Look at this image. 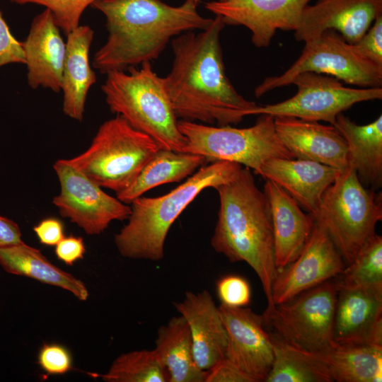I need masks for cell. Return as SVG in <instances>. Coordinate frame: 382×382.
Listing matches in <instances>:
<instances>
[{"mask_svg":"<svg viewBox=\"0 0 382 382\" xmlns=\"http://www.w3.org/2000/svg\"><path fill=\"white\" fill-rule=\"evenodd\" d=\"M225 25L215 16L206 29L171 40L172 67L163 79L178 119L226 126L239 123L257 106L238 93L226 75L220 42Z\"/></svg>","mask_w":382,"mask_h":382,"instance_id":"cell-1","label":"cell"},{"mask_svg":"<svg viewBox=\"0 0 382 382\" xmlns=\"http://www.w3.org/2000/svg\"><path fill=\"white\" fill-rule=\"evenodd\" d=\"M191 0L173 6L161 0H97L91 7L105 18L108 36L92 65L101 74L126 71L157 59L176 36L208 28Z\"/></svg>","mask_w":382,"mask_h":382,"instance_id":"cell-2","label":"cell"},{"mask_svg":"<svg viewBox=\"0 0 382 382\" xmlns=\"http://www.w3.org/2000/svg\"><path fill=\"white\" fill-rule=\"evenodd\" d=\"M214 189L220 205L211 245L230 262H245L253 268L267 299L265 311L271 310L275 306L272 286L277 269L267 199L247 167Z\"/></svg>","mask_w":382,"mask_h":382,"instance_id":"cell-3","label":"cell"},{"mask_svg":"<svg viewBox=\"0 0 382 382\" xmlns=\"http://www.w3.org/2000/svg\"><path fill=\"white\" fill-rule=\"evenodd\" d=\"M241 168L237 163L213 161L166 195L133 200L127 223L115 236L120 254L130 259L161 260L168 233L181 213L204 189L230 181Z\"/></svg>","mask_w":382,"mask_h":382,"instance_id":"cell-4","label":"cell"},{"mask_svg":"<svg viewBox=\"0 0 382 382\" xmlns=\"http://www.w3.org/2000/svg\"><path fill=\"white\" fill-rule=\"evenodd\" d=\"M101 88L112 113L150 136L161 149L183 152L186 139L179 130L163 79L151 62L107 73Z\"/></svg>","mask_w":382,"mask_h":382,"instance_id":"cell-5","label":"cell"},{"mask_svg":"<svg viewBox=\"0 0 382 382\" xmlns=\"http://www.w3.org/2000/svg\"><path fill=\"white\" fill-rule=\"evenodd\" d=\"M328 233L346 265L376 234L382 220V193L366 188L350 166L340 170L311 215Z\"/></svg>","mask_w":382,"mask_h":382,"instance_id":"cell-6","label":"cell"},{"mask_svg":"<svg viewBox=\"0 0 382 382\" xmlns=\"http://www.w3.org/2000/svg\"><path fill=\"white\" fill-rule=\"evenodd\" d=\"M159 149L150 136L117 115L99 127L86 151L66 161L102 188L117 193L133 183Z\"/></svg>","mask_w":382,"mask_h":382,"instance_id":"cell-7","label":"cell"},{"mask_svg":"<svg viewBox=\"0 0 382 382\" xmlns=\"http://www.w3.org/2000/svg\"><path fill=\"white\" fill-rule=\"evenodd\" d=\"M259 115L254 125L245 128L179 120V130L186 139L183 152L202 156L212 162L237 163L255 174L270 158H293L276 133L274 117Z\"/></svg>","mask_w":382,"mask_h":382,"instance_id":"cell-8","label":"cell"},{"mask_svg":"<svg viewBox=\"0 0 382 382\" xmlns=\"http://www.w3.org/2000/svg\"><path fill=\"white\" fill-rule=\"evenodd\" d=\"M303 72L328 75L359 88H381L382 66L373 63L337 32L328 30L305 42L299 57L282 74L266 77L254 91L260 98L277 88L291 84Z\"/></svg>","mask_w":382,"mask_h":382,"instance_id":"cell-9","label":"cell"},{"mask_svg":"<svg viewBox=\"0 0 382 382\" xmlns=\"http://www.w3.org/2000/svg\"><path fill=\"white\" fill-rule=\"evenodd\" d=\"M332 279L304 291L264 312L265 324L290 345L311 353L325 352L336 345L333 320L338 291Z\"/></svg>","mask_w":382,"mask_h":382,"instance_id":"cell-10","label":"cell"},{"mask_svg":"<svg viewBox=\"0 0 382 382\" xmlns=\"http://www.w3.org/2000/svg\"><path fill=\"white\" fill-rule=\"evenodd\" d=\"M291 84L297 87L294 96L278 103L257 105L250 115L293 117L333 125L337 115L354 104L382 98V88H349L335 77L315 72L299 74Z\"/></svg>","mask_w":382,"mask_h":382,"instance_id":"cell-11","label":"cell"},{"mask_svg":"<svg viewBox=\"0 0 382 382\" xmlns=\"http://www.w3.org/2000/svg\"><path fill=\"white\" fill-rule=\"evenodd\" d=\"M60 192L52 199L60 215L88 235L103 233L113 221L127 219L131 207L104 192L101 187L68 163L53 165Z\"/></svg>","mask_w":382,"mask_h":382,"instance_id":"cell-12","label":"cell"},{"mask_svg":"<svg viewBox=\"0 0 382 382\" xmlns=\"http://www.w3.org/2000/svg\"><path fill=\"white\" fill-rule=\"evenodd\" d=\"M346 264L325 230L315 221L312 233L298 257L277 271L272 286L274 305L337 277Z\"/></svg>","mask_w":382,"mask_h":382,"instance_id":"cell-13","label":"cell"},{"mask_svg":"<svg viewBox=\"0 0 382 382\" xmlns=\"http://www.w3.org/2000/svg\"><path fill=\"white\" fill-rule=\"evenodd\" d=\"M219 310L227 332L224 358L255 382L265 381L273 364L274 351L262 316L249 308L221 303Z\"/></svg>","mask_w":382,"mask_h":382,"instance_id":"cell-14","label":"cell"},{"mask_svg":"<svg viewBox=\"0 0 382 382\" xmlns=\"http://www.w3.org/2000/svg\"><path fill=\"white\" fill-rule=\"evenodd\" d=\"M311 0L212 1L204 8L224 19L226 25H243L251 33L253 44L267 47L277 30L295 31L302 11Z\"/></svg>","mask_w":382,"mask_h":382,"instance_id":"cell-15","label":"cell"},{"mask_svg":"<svg viewBox=\"0 0 382 382\" xmlns=\"http://www.w3.org/2000/svg\"><path fill=\"white\" fill-rule=\"evenodd\" d=\"M381 14L382 0H318L303 8L294 37L305 42L333 30L354 45Z\"/></svg>","mask_w":382,"mask_h":382,"instance_id":"cell-16","label":"cell"},{"mask_svg":"<svg viewBox=\"0 0 382 382\" xmlns=\"http://www.w3.org/2000/svg\"><path fill=\"white\" fill-rule=\"evenodd\" d=\"M338 287L333 320L335 344L382 345V291Z\"/></svg>","mask_w":382,"mask_h":382,"instance_id":"cell-17","label":"cell"},{"mask_svg":"<svg viewBox=\"0 0 382 382\" xmlns=\"http://www.w3.org/2000/svg\"><path fill=\"white\" fill-rule=\"evenodd\" d=\"M274 128L293 158L318 162L339 170L349 166L347 142L332 125L293 117H274Z\"/></svg>","mask_w":382,"mask_h":382,"instance_id":"cell-18","label":"cell"},{"mask_svg":"<svg viewBox=\"0 0 382 382\" xmlns=\"http://www.w3.org/2000/svg\"><path fill=\"white\" fill-rule=\"evenodd\" d=\"M50 11L44 9L36 15L30 25L23 50L28 68V83L31 88L62 91L66 42Z\"/></svg>","mask_w":382,"mask_h":382,"instance_id":"cell-19","label":"cell"},{"mask_svg":"<svg viewBox=\"0 0 382 382\" xmlns=\"http://www.w3.org/2000/svg\"><path fill=\"white\" fill-rule=\"evenodd\" d=\"M174 306L188 324L197 365L203 371L209 370L224 358L227 346L219 306L207 290L187 291Z\"/></svg>","mask_w":382,"mask_h":382,"instance_id":"cell-20","label":"cell"},{"mask_svg":"<svg viewBox=\"0 0 382 382\" xmlns=\"http://www.w3.org/2000/svg\"><path fill=\"white\" fill-rule=\"evenodd\" d=\"M340 170L304 159L272 158L257 175L275 183L311 215L317 212L321 197Z\"/></svg>","mask_w":382,"mask_h":382,"instance_id":"cell-21","label":"cell"},{"mask_svg":"<svg viewBox=\"0 0 382 382\" xmlns=\"http://www.w3.org/2000/svg\"><path fill=\"white\" fill-rule=\"evenodd\" d=\"M263 192L271 214L278 271L300 255L312 233L315 219L304 213L297 202L273 181L266 180Z\"/></svg>","mask_w":382,"mask_h":382,"instance_id":"cell-22","label":"cell"},{"mask_svg":"<svg viewBox=\"0 0 382 382\" xmlns=\"http://www.w3.org/2000/svg\"><path fill=\"white\" fill-rule=\"evenodd\" d=\"M94 31L89 25H79L66 35L62 91V110L69 117L81 122L90 88L96 76L89 62V50Z\"/></svg>","mask_w":382,"mask_h":382,"instance_id":"cell-23","label":"cell"},{"mask_svg":"<svg viewBox=\"0 0 382 382\" xmlns=\"http://www.w3.org/2000/svg\"><path fill=\"white\" fill-rule=\"evenodd\" d=\"M333 126L347 142L349 165L362 185L378 191L382 186V115L368 125H359L342 112Z\"/></svg>","mask_w":382,"mask_h":382,"instance_id":"cell-24","label":"cell"},{"mask_svg":"<svg viewBox=\"0 0 382 382\" xmlns=\"http://www.w3.org/2000/svg\"><path fill=\"white\" fill-rule=\"evenodd\" d=\"M0 265L8 273L66 290L79 301H86L89 296L83 282L53 265L39 250L23 241L0 248Z\"/></svg>","mask_w":382,"mask_h":382,"instance_id":"cell-25","label":"cell"},{"mask_svg":"<svg viewBox=\"0 0 382 382\" xmlns=\"http://www.w3.org/2000/svg\"><path fill=\"white\" fill-rule=\"evenodd\" d=\"M154 351L168 374V382H205L207 371L197 365L188 324L180 315L157 332Z\"/></svg>","mask_w":382,"mask_h":382,"instance_id":"cell-26","label":"cell"},{"mask_svg":"<svg viewBox=\"0 0 382 382\" xmlns=\"http://www.w3.org/2000/svg\"><path fill=\"white\" fill-rule=\"evenodd\" d=\"M207 161L205 157L198 154L159 149L133 183L116 193V197L125 204L132 203L154 187L180 182L192 175Z\"/></svg>","mask_w":382,"mask_h":382,"instance_id":"cell-27","label":"cell"},{"mask_svg":"<svg viewBox=\"0 0 382 382\" xmlns=\"http://www.w3.org/2000/svg\"><path fill=\"white\" fill-rule=\"evenodd\" d=\"M319 355L333 381H382V345H336Z\"/></svg>","mask_w":382,"mask_h":382,"instance_id":"cell-28","label":"cell"},{"mask_svg":"<svg viewBox=\"0 0 382 382\" xmlns=\"http://www.w3.org/2000/svg\"><path fill=\"white\" fill-rule=\"evenodd\" d=\"M271 334L274 360L265 382H332L319 354L297 348Z\"/></svg>","mask_w":382,"mask_h":382,"instance_id":"cell-29","label":"cell"},{"mask_svg":"<svg viewBox=\"0 0 382 382\" xmlns=\"http://www.w3.org/2000/svg\"><path fill=\"white\" fill-rule=\"evenodd\" d=\"M106 382H168V374L154 349L124 353L100 375Z\"/></svg>","mask_w":382,"mask_h":382,"instance_id":"cell-30","label":"cell"},{"mask_svg":"<svg viewBox=\"0 0 382 382\" xmlns=\"http://www.w3.org/2000/svg\"><path fill=\"white\" fill-rule=\"evenodd\" d=\"M338 277L340 286L382 291V237L373 236Z\"/></svg>","mask_w":382,"mask_h":382,"instance_id":"cell-31","label":"cell"},{"mask_svg":"<svg viewBox=\"0 0 382 382\" xmlns=\"http://www.w3.org/2000/svg\"><path fill=\"white\" fill-rule=\"evenodd\" d=\"M18 5L35 4L50 11L58 28L67 35L79 27L84 11L97 0H9Z\"/></svg>","mask_w":382,"mask_h":382,"instance_id":"cell-32","label":"cell"},{"mask_svg":"<svg viewBox=\"0 0 382 382\" xmlns=\"http://www.w3.org/2000/svg\"><path fill=\"white\" fill-rule=\"evenodd\" d=\"M217 296L224 304L230 307H245L251 299L248 282L238 275H226L216 285Z\"/></svg>","mask_w":382,"mask_h":382,"instance_id":"cell-33","label":"cell"},{"mask_svg":"<svg viewBox=\"0 0 382 382\" xmlns=\"http://www.w3.org/2000/svg\"><path fill=\"white\" fill-rule=\"evenodd\" d=\"M37 364L47 375H64L73 367L70 351L57 343L44 344L37 354Z\"/></svg>","mask_w":382,"mask_h":382,"instance_id":"cell-34","label":"cell"},{"mask_svg":"<svg viewBox=\"0 0 382 382\" xmlns=\"http://www.w3.org/2000/svg\"><path fill=\"white\" fill-rule=\"evenodd\" d=\"M354 45L361 55L382 66V14L374 20L367 31Z\"/></svg>","mask_w":382,"mask_h":382,"instance_id":"cell-35","label":"cell"},{"mask_svg":"<svg viewBox=\"0 0 382 382\" xmlns=\"http://www.w3.org/2000/svg\"><path fill=\"white\" fill-rule=\"evenodd\" d=\"M12 63L25 64L22 42L11 34L0 11V67Z\"/></svg>","mask_w":382,"mask_h":382,"instance_id":"cell-36","label":"cell"},{"mask_svg":"<svg viewBox=\"0 0 382 382\" xmlns=\"http://www.w3.org/2000/svg\"><path fill=\"white\" fill-rule=\"evenodd\" d=\"M85 253L86 246L83 238L73 235L64 236L54 248L57 259L69 266L83 259Z\"/></svg>","mask_w":382,"mask_h":382,"instance_id":"cell-37","label":"cell"},{"mask_svg":"<svg viewBox=\"0 0 382 382\" xmlns=\"http://www.w3.org/2000/svg\"><path fill=\"white\" fill-rule=\"evenodd\" d=\"M205 382H255L245 373L224 358L207 371Z\"/></svg>","mask_w":382,"mask_h":382,"instance_id":"cell-38","label":"cell"},{"mask_svg":"<svg viewBox=\"0 0 382 382\" xmlns=\"http://www.w3.org/2000/svg\"><path fill=\"white\" fill-rule=\"evenodd\" d=\"M33 231L39 242L47 246H55L65 236L62 221L54 217L41 220L33 227Z\"/></svg>","mask_w":382,"mask_h":382,"instance_id":"cell-39","label":"cell"},{"mask_svg":"<svg viewBox=\"0 0 382 382\" xmlns=\"http://www.w3.org/2000/svg\"><path fill=\"white\" fill-rule=\"evenodd\" d=\"M21 231L13 221L0 216V248L22 242Z\"/></svg>","mask_w":382,"mask_h":382,"instance_id":"cell-40","label":"cell"},{"mask_svg":"<svg viewBox=\"0 0 382 382\" xmlns=\"http://www.w3.org/2000/svg\"><path fill=\"white\" fill-rule=\"evenodd\" d=\"M193 2L196 3L197 4H198V3L199 2L200 0H191ZM216 1H227V0H216Z\"/></svg>","mask_w":382,"mask_h":382,"instance_id":"cell-41","label":"cell"}]
</instances>
